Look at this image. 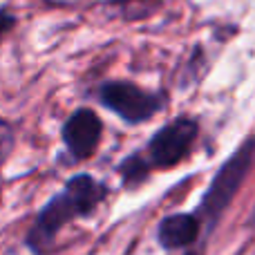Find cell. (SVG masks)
<instances>
[{
  "mask_svg": "<svg viewBox=\"0 0 255 255\" xmlns=\"http://www.w3.org/2000/svg\"><path fill=\"white\" fill-rule=\"evenodd\" d=\"M103 195H106V188L97 179H92L88 175L74 177L65 186V190L61 195H56L43 208L36 226L31 229L27 244L40 255L49 251L58 231L70 220H74L76 215H90L97 208V204L103 199Z\"/></svg>",
  "mask_w": 255,
  "mask_h": 255,
  "instance_id": "6da1fadb",
  "label": "cell"
},
{
  "mask_svg": "<svg viewBox=\"0 0 255 255\" xmlns=\"http://www.w3.org/2000/svg\"><path fill=\"white\" fill-rule=\"evenodd\" d=\"M253 154H255V139H249L247 143L220 168V172L215 175V179L208 186L206 195H204V199H202V213L208 224H215V222L220 220V215L224 213V208L231 204L233 195L238 193V188L242 186L249 168H251Z\"/></svg>",
  "mask_w": 255,
  "mask_h": 255,
  "instance_id": "7a4b0ae2",
  "label": "cell"
},
{
  "mask_svg": "<svg viewBox=\"0 0 255 255\" xmlns=\"http://www.w3.org/2000/svg\"><path fill=\"white\" fill-rule=\"evenodd\" d=\"M197 136V124L190 119H177L157 132L148 145L150 161L159 168L177 166L188 154Z\"/></svg>",
  "mask_w": 255,
  "mask_h": 255,
  "instance_id": "3957f363",
  "label": "cell"
},
{
  "mask_svg": "<svg viewBox=\"0 0 255 255\" xmlns=\"http://www.w3.org/2000/svg\"><path fill=\"white\" fill-rule=\"evenodd\" d=\"M101 99L110 110H115L119 117H124L130 124H141L150 119L161 106V99L150 92H143L132 83H108L101 90Z\"/></svg>",
  "mask_w": 255,
  "mask_h": 255,
  "instance_id": "277c9868",
  "label": "cell"
},
{
  "mask_svg": "<svg viewBox=\"0 0 255 255\" xmlns=\"http://www.w3.org/2000/svg\"><path fill=\"white\" fill-rule=\"evenodd\" d=\"M65 145L76 159H88L101 139V119L92 110H79L63 128Z\"/></svg>",
  "mask_w": 255,
  "mask_h": 255,
  "instance_id": "5b68a950",
  "label": "cell"
},
{
  "mask_svg": "<svg viewBox=\"0 0 255 255\" xmlns=\"http://www.w3.org/2000/svg\"><path fill=\"white\" fill-rule=\"evenodd\" d=\"M199 235V220L195 215H170L159 224V242L166 249L188 247Z\"/></svg>",
  "mask_w": 255,
  "mask_h": 255,
  "instance_id": "8992f818",
  "label": "cell"
},
{
  "mask_svg": "<svg viewBox=\"0 0 255 255\" xmlns=\"http://www.w3.org/2000/svg\"><path fill=\"white\" fill-rule=\"evenodd\" d=\"M121 172L126 175L128 181H139L141 177L145 175V161L143 159H139V157H130L128 161H124Z\"/></svg>",
  "mask_w": 255,
  "mask_h": 255,
  "instance_id": "52a82bcc",
  "label": "cell"
},
{
  "mask_svg": "<svg viewBox=\"0 0 255 255\" xmlns=\"http://www.w3.org/2000/svg\"><path fill=\"white\" fill-rule=\"evenodd\" d=\"M11 145H13V132H11V128H9V124H4V121L0 119V161L9 154Z\"/></svg>",
  "mask_w": 255,
  "mask_h": 255,
  "instance_id": "ba28073f",
  "label": "cell"
},
{
  "mask_svg": "<svg viewBox=\"0 0 255 255\" xmlns=\"http://www.w3.org/2000/svg\"><path fill=\"white\" fill-rule=\"evenodd\" d=\"M13 22H16V18H13L11 13H7V11H2V9H0V34H4V31L11 29Z\"/></svg>",
  "mask_w": 255,
  "mask_h": 255,
  "instance_id": "9c48e42d",
  "label": "cell"
},
{
  "mask_svg": "<svg viewBox=\"0 0 255 255\" xmlns=\"http://www.w3.org/2000/svg\"><path fill=\"white\" fill-rule=\"evenodd\" d=\"M186 255H202V253H186Z\"/></svg>",
  "mask_w": 255,
  "mask_h": 255,
  "instance_id": "30bf717a",
  "label": "cell"
},
{
  "mask_svg": "<svg viewBox=\"0 0 255 255\" xmlns=\"http://www.w3.org/2000/svg\"><path fill=\"white\" fill-rule=\"evenodd\" d=\"M253 222H255V211H253Z\"/></svg>",
  "mask_w": 255,
  "mask_h": 255,
  "instance_id": "8fae6325",
  "label": "cell"
}]
</instances>
